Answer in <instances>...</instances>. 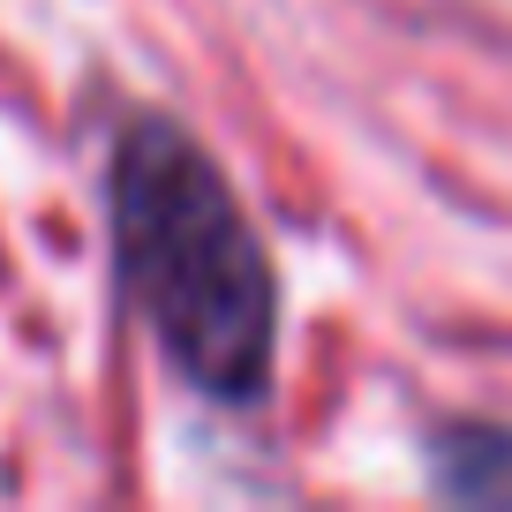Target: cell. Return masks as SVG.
Wrapping results in <instances>:
<instances>
[{"mask_svg": "<svg viewBox=\"0 0 512 512\" xmlns=\"http://www.w3.org/2000/svg\"><path fill=\"white\" fill-rule=\"evenodd\" d=\"M106 204L121 287L159 332L166 362L226 407L264 400L279 354V279L211 151L189 128L136 113L113 136Z\"/></svg>", "mask_w": 512, "mask_h": 512, "instance_id": "6da1fadb", "label": "cell"}, {"mask_svg": "<svg viewBox=\"0 0 512 512\" xmlns=\"http://www.w3.org/2000/svg\"><path fill=\"white\" fill-rule=\"evenodd\" d=\"M437 460H445V490L452 497H512V437L452 430Z\"/></svg>", "mask_w": 512, "mask_h": 512, "instance_id": "7a4b0ae2", "label": "cell"}]
</instances>
